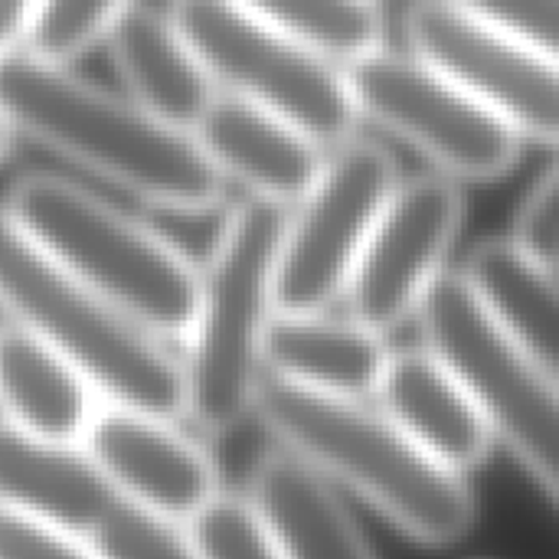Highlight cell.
I'll list each match as a JSON object with an SVG mask.
<instances>
[{
  "label": "cell",
  "mask_w": 559,
  "mask_h": 559,
  "mask_svg": "<svg viewBox=\"0 0 559 559\" xmlns=\"http://www.w3.org/2000/svg\"><path fill=\"white\" fill-rule=\"evenodd\" d=\"M400 183L393 154L360 134L328 147L308 193L285 210L275 305L282 314L328 311L347 295L370 233Z\"/></svg>",
  "instance_id": "cell-9"
},
{
  "label": "cell",
  "mask_w": 559,
  "mask_h": 559,
  "mask_svg": "<svg viewBox=\"0 0 559 559\" xmlns=\"http://www.w3.org/2000/svg\"><path fill=\"white\" fill-rule=\"evenodd\" d=\"M380 3H383V0H380Z\"/></svg>",
  "instance_id": "cell-30"
},
{
  "label": "cell",
  "mask_w": 559,
  "mask_h": 559,
  "mask_svg": "<svg viewBox=\"0 0 559 559\" xmlns=\"http://www.w3.org/2000/svg\"><path fill=\"white\" fill-rule=\"evenodd\" d=\"M10 144H13V134H10V128L3 124V118H0V160L7 157V151H10Z\"/></svg>",
  "instance_id": "cell-29"
},
{
  "label": "cell",
  "mask_w": 559,
  "mask_h": 559,
  "mask_svg": "<svg viewBox=\"0 0 559 559\" xmlns=\"http://www.w3.org/2000/svg\"><path fill=\"white\" fill-rule=\"evenodd\" d=\"M0 118L13 138L66 157L144 206L200 216L223 200L226 183L193 131L88 82L72 62L13 52L0 66Z\"/></svg>",
  "instance_id": "cell-1"
},
{
  "label": "cell",
  "mask_w": 559,
  "mask_h": 559,
  "mask_svg": "<svg viewBox=\"0 0 559 559\" xmlns=\"http://www.w3.org/2000/svg\"><path fill=\"white\" fill-rule=\"evenodd\" d=\"M0 308L10 324L66 354L105 403L183 416V364L49 255L7 206H0Z\"/></svg>",
  "instance_id": "cell-5"
},
{
  "label": "cell",
  "mask_w": 559,
  "mask_h": 559,
  "mask_svg": "<svg viewBox=\"0 0 559 559\" xmlns=\"http://www.w3.org/2000/svg\"><path fill=\"white\" fill-rule=\"evenodd\" d=\"M373 396L380 409L442 465L465 475L488 459L495 432L475 393L426 344L393 350Z\"/></svg>",
  "instance_id": "cell-14"
},
{
  "label": "cell",
  "mask_w": 559,
  "mask_h": 559,
  "mask_svg": "<svg viewBox=\"0 0 559 559\" xmlns=\"http://www.w3.org/2000/svg\"><path fill=\"white\" fill-rule=\"evenodd\" d=\"M118 495L85 445L49 442L0 419V508L79 537H88Z\"/></svg>",
  "instance_id": "cell-15"
},
{
  "label": "cell",
  "mask_w": 559,
  "mask_h": 559,
  "mask_svg": "<svg viewBox=\"0 0 559 559\" xmlns=\"http://www.w3.org/2000/svg\"><path fill=\"white\" fill-rule=\"evenodd\" d=\"M3 206L118 314L160 341H187L197 314L200 262L160 229L46 170L20 177Z\"/></svg>",
  "instance_id": "cell-3"
},
{
  "label": "cell",
  "mask_w": 559,
  "mask_h": 559,
  "mask_svg": "<svg viewBox=\"0 0 559 559\" xmlns=\"http://www.w3.org/2000/svg\"><path fill=\"white\" fill-rule=\"evenodd\" d=\"M252 416L321 475L344 481L429 547L462 540L478 514L462 472L432 459L383 409L265 373Z\"/></svg>",
  "instance_id": "cell-2"
},
{
  "label": "cell",
  "mask_w": 559,
  "mask_h": 559,
  "mask_svg": "<svg viewBox=\"0 0 559 559\" xmlns=\"http://www.w3.org/2000/svg\"><path fill=\"white\" fill-rule=\"evenodd\" d=\"M285 210L246 197L200 262V295L187 334L183 416L206 436L233 432L265 377V337L278 314L275 262Z\"/></svg>",
  "instance_id": "cell-4"
},
{
  "label": "cell",
  "mask_w": 559,
  "mask_h": 559,
  "mask_svg": "<svg viewBox=\"0 0 559 559\" xmlns=\"http://www.w3.org/2000/svg\"><path fill=\"white\" fill-rule=\"evenodd\" d=\"M121 92L151 115L193 131L216 85L170 10L131 7L105 39Z\"/></svg>",
  "instance_id": "cell-16"
},
{
  "label": "cell",
  "mask_w": 559,
  "mask_h": 559,
  "mask_svg": "<svg viewBox=\"0 0 559 559\" xmlns=\"http://www.w3.org/2000/svg\"><path fill=\"white\" fill-rule=\"evenodd\" d=\"M0 559H102L88 537L0 508Z\"/></svg>",
  "instance_id": "cell-27"
},
{
  "label": "cell",
  "mask_w": 559,
  "mask_h": 559,
  "mask_svg": "<svg viewBox=\"0 0 559 559\" xmlns=\"http://www.w3.org/2000/svg\"><path fill=\"white\" fill-rule=\"evenodd\" d=\"M423 344L475 393L495 439L559 504V386L514 344L462 272H449L419 308Z\"/></svg>",
  "instance_id": "cell-7"
},
{
  "label": "cell",
  "mask_w": 559,
  "mask_h": 559,
  "mask_svg": "<svg viewBox=\"0 0 559 559\" xmlns=\"http://www.w3.org/2000/svg\"><path fill=\"white\" fill-rule=\"evenodd\" d=\"M406 49L449 75L524 144L559 147V59L449 0L406 10Z\"/></svg>",
  "instance_id": "cell-10"
},
{
  "label": "cell",
  "mask_w": 559,
  "mask_h": 559,
  "mask_svg": "<svg viewBox=\"0 0 559 559\" xmlns=\"http://www.w3.org/2000/svg\"><path fill=\"white\" fill-rule=\"evenodd\" d=\"M187 534L200 559H285L252 498L219 491L187 521Z\"/></svg>",
  "instance_id": "cell-23"
},
{
  "label": "cell",
  "mask_w": 559,
  "mask_h": 559,
  "mask_svg": "<svg viewBox=\"0 0 559 559\" xmlns=\"http://www.w3.org/2000/svg\"><path fill=\"white\" fill-rule=\"evenodd\" d=\"M459 272L514 344L559 386V269L501 236L475 246Z\"/></svg>",
  "instance_id": "cell-20"
},
{
  "label": "cell",
  "mask_w": 559,
  "mask_h": 559,
  "mask_svg": "<svg viewBox=\"0 0 559 559\" xmlns=\"http://www.w3.org/2000/svg\"><path fill=\"white\" fill-rule=\"evenodd\" d=\"M249 498L272 524L285 559H377L328 475L288 449L259 459Z\"/></svg>",
  "instance_id": "cell-19"
},
{
  "label": "cell",
  "mask_w": 559,
  "mask_h": 559,
  "mask_svg": "<svg viewBox=\"0 0 559 559\" xmlns=\"http://www.w3.org/2000/svg\"><path fill=\"white\" fill-rule=\"evenodd\" d=\"M282 33L347 69L386 46V16L380 0H242Z\"/></svg>",
  "instance_id": "cell-21"
},
{
  "label": "cell",
  "mask_w": 559,
  "mask_h": 559,
  "mask_svg": "<svg viewBox=\"0 0 559 559\" xmlns=\"http://www.w3.org/2000/svg\"><path fill=\"white\" fill-rule=\"evenodd\" d=\"M88 540L102 559H200L187 524L134 508L121 498Z\"/></svg>",
  "instance_id": "cell-24"
},
{
  "label": "cell",
  "mask_w": 559,
  "mask_h": 559,
  "mask_svg": "<svg viewBox=\"0 0 559 559\" xmlns=\"http://www.w3.org/2000/svg\"><path fill=\"white\" fill-rule=\"evenodd\" d=\"M131 7L138 0H36L23 49L52 62H75L92 46H102Z\"/></svg>",
  "instance_id": "cell-22"
},
{
  "label": "cell",
  "mask_w": 559,
  "mask_h": 559,
  "mask_svg": "<svg viewBox=\"0 0 559 559\" xmlns=\"http://www.w3.org/2000/svg\"><path fill=\"white\" fill-rule=\"evenodd\" d=\"M36 0H0V66L26 46Z\"/></svg>",
  "instance_id": "cell-28"
},
{
  "label": "cell",
  "mask_w": 559,
  "mask_h": 559,
  "mask_svg": "<svg viewBox=\"0 0 559 559\" xmlns=\"http://www.w3.org/2000/svg\"><path fill=\"white\" fill-rule=\"evenodd\" d=\"M559 59V0H449Z\"/></svg>",
  "instance_id": "cell-26"
},
{
  "label": "cell",
  "mask_w": 559,
  "mask_h": 559,
  "mask_svg": "<svg viewBox=\"0 0 559 559\" xmlns=\"http://www.w3.org/2000/svg\"><path fill=\"white\" fill-rule=\"evenodd\" d=\"M167 10L219 92L288 118L324 147L357 134L360 118L344 69L242 0H174Z\"/></svg>",
  "instance_id": "cell-6"
},
{
  "label": "cell",
  "mask_w": 559,
  "mask_h": 559,
  "mask_svg": "<svg viewBox=\"0 0 559 559\" xmlns=\"http://www.w3.org/2000/svg\"><path fill=\"white\" fill-rule=\"evenodd\" d=\"M383 337L354 314L278 311L265 337V373L318 393L364 400L377 393L393 354Z\"/></svg>",
  "instance_id": "cell-17"
},
{
  "label": "cell",
  "mask_w": 559,
  "mask_h": 559,
  "mask_svg": "<svg viewBox=\"0 0 559 559\" xmlns=\"http://www.w3.org/2000/svg\"><path fill=\"white\" fill-rule=\"evenodd\" d=\"M511 239L540 262L559 269V147L550 167L521 200Z\"/></svg>",
  "instance_id": "cell-25"
},
{
  "label": "cell",
  "mask_w": 559,
  "mask_h": 559,
  "mask_svg": "<svg viewBox=\"0 0 559 559\" xmlns=\"http://www.w3.org/2000/svg\"><path fill=\"white\" fill-rule=\"evenodd\" d=\"M193 138L223 183L233 180L246 197L282 210L308 193L328 157V147L288 118L226 92H216Z\"/></svg>",
  "instance_id": "cell-13"
},
{
  "label": "cell",
  "mask_w": 559,
  "mask_h": 559,
  "mask_svg": "<svg viewBox=\"0 0 559 559\" xmlns=\"http://www.w3.org/2000/svg\"><path fill=\"white\" fill-rule=\"evenodd\" d=\"M462 226V183L432 170L400 177L347 285L350 314L380 334L416 318L439 278L452 272L449 255Z\"/></svg>",
  "instance_id": "cell-11"
},
{
  "label": "cell",
  "mask_w": 559,
  "mask_h": 559,
  "mask_svg": "<svg viewBox=\"0 0 559 559\" xmlns=\"http://www.w3.org/2000/svg\"><path fill=\"white\" fill-rule=\"evenodd\" d=\"M82 445L111 491L151 514L187 524L219 495L210 452L177 429V416L105 403Z\"/></svg>",
  "instance_id": "cell-12"
},
{
  "label": "cell",
  "mask_w": 559,
  "mask_h": 559,
  "mask_svg": "<svg viewBox=\"0 0 559 559\" xmlns=\"http://www.w3.org/2000/svg\"><path fill=\"white\" fill-rule=\"evenodd\" d=\"M360 124H377L455 183L508 177L524 141L409 49L380 46L344 69Z\"/></svg>",
  "instance_id": "cell-8"
},
{
  "label": "cell",
  "mask_w": 559,
  "mask_h": 559,
  "mask_svg": "<svg viewBox=\"0 0 559 559\" xmlns=\"http://www.w3.org/2000/svg\"><path fill=\"white\" fill-rule=\"evenodd\" d=\"M98 413V390L56 347L16 324L0 328V416L7 426L82 445Z\"/></svg>",
  "instance_id": "cell-18"
}]
</instances>
